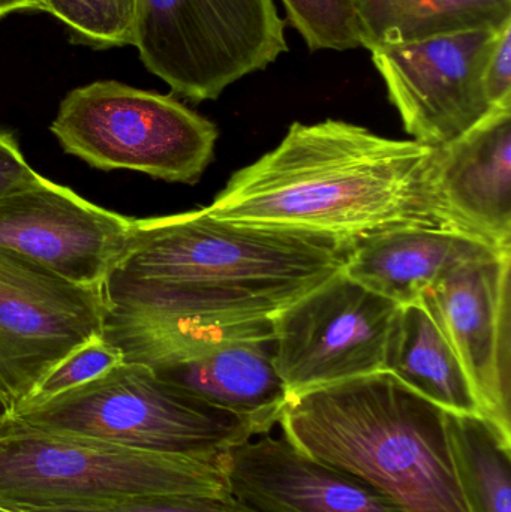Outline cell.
<instances>
[{
	"label": "cell",
	"mask_w": 511,
	"mask_h": 512,
	"mask_svg": "<svg viewBox=\"0 0 511 512\" xmlns=\"http://www.w3.org/2000/svg\"><path fill=\"white\" fill-rule=\"evenodd\" d=\"M434 156L435 147L342 120L293 123L204 209L231 224L342 243L399 227L455 231L435 191Z\"/></svg>",
	"instance_id": "obj_2"
},
{
	"label": "cell",
	"mask_w": 511,
	"mask_h": 512,
	"mask_svg": "<svg viewBox=\"0 0 511 512\" xmlns=\"http://www.w3.org/2000/svg\"><path fill=\"white\" fill-rule=\"evenodd\" d=\"M122 361V352L116 346L102 336L95 337L57 363L12 412L35 408L60 394L81 387Z\"/></svg>",
	"instance_id": "obj_22"
},
{
	"label": "cell",
	"mask_w": 511,
	"mask_h": 512,
	"mask_svg": "<svg viewBox=\"0 0 511 512\" xmlns=\"http://www.w3.org/2000/svg\"><path fill=\"white\" fill-rule=\"evenodd\" d=\"M500 27L371 51L390 102L413 140L446 146L494 111L483 89V68Z\"/></svg>",
	"instance_id": "obj_11"
},
{
	"label": "cell",
	"mask_w": 511,
	"mask_h": 512,
	"mask_svg": "<svg viewBox=\"0 0 511 512\" xmlns=\"http://www.w3.org/2000/svg\"><path fill=\"white\" fill-rule=\"evenodd\" d=\"M8 420L32 432L213 459L257 438L240 418L168 384L150 367L128 361L42 405L12 412Z\"/></svg>",
	"instance_id": "obj_5"
},
{
	"label": "cell",
	"mask_w": 511,
	"mask_h": 512,
	"mask_svg": "<svg viewBox=\"0 0 511 512\" xmlns=\"http://www.w3.org/2000/svg\"><path fill=\"white\" fill-rule=\"evenodd\" d=\"M132 45L152 74L194 102L218 99L288 51L275 0H137Z\"/></svg>",
	"instance_id": "obj_7"
},
{
	"label": "cell",
	"mask_w": 511,
	"mask_h": 512,
	"mask_svg": "<svg viewBox=\"0 0 511 512\" xmlns=\"http://www.w3.org/2000/svg\"><path fill=\"white\" fill-rule=\"evenodd\" d=\"M384 372L446 411L483 417L455 348L420 301L399 306L387 339Z\"/></svg>",
	"instance_id": "obj_17"
},
{
	"label": "cell",
	"mask_w": 511,
	"mask_h": 512,
	"mask_svg": "<svg viewBox=\"0 0 511 512\" xmlns=\"http://www.w3.org/2000/svg\"><path fill=\"white\" fill-rule=\"evenodd\" d=\"M459 483L471 512H511V442L486 418L447 411Z\"/></svg>",
	"instance_id": "obj_19"
},
{
	"label": "cell",
	"mask_w": 511,
	"mask_h": 512,
	"mask_svg": "<svg viewBox=\"0 0 511 512\" xmlns=\"http://www.w3.org/2000/svg\"><path fill=\"white\" fill-rule=\"evenodd\" d=\"M134 221L39 176L0 198V249L77 285L102 286Z\"/></svg>",
	"instance_id": "obj_13"
},
{
	"label": "cell",
	"mask_w": 511,
	"mask_h": 512,
	"mask_svg": "<svg viewBox=\"0 0 511 512\" xmlns=\"http://www.w3.org/2000/svg\"><path fill=\"white\" fill-rule=\"evenodd\" d=\"M501 252L506 251L443 228H390L356 240L342 270L375 294L405 306L419 301L450 268Z\"/></svg>",
	"instance_id": "obj_16"
},
{
	"label": "cell",
	"mask_w": 511,
	"mask_h": 512,
	"mask_svg": "<svg viewBox=\"0 0 511 512\" xmlns=\"http://www.w3.org/2000/svg\"><path fill=\"white\" fill-rule=\"evenodd\" d=\"M155 495L233 496L213 457L48 435L9 420L0 429V499L9 504L65 507Z\"/></svg>",
	"instance_id": "obj_4"
},
{
	"label": "cell",
	"mask_w": 511,
	"mask_h": 512,
	"mask_svg": "<svg viewBox=\"0 0 511 512\" xmlns=\"http://www.w3.org/2000/svg\"><path fill=\"white\" fill-rule=\"evenodd\" d=\"M351 246L219 221L204 207L135 219L102 285L104 327L176 330L272 319L341 271Z\"/></svg>",
	"instance_id": "obj_1"
},
{
	"label": "cell",
	"mask_w": 511,
	"mask_h": 512,
	"mask_svg": "<svg viewBox=\"0 0 511 512\" xmlns=\"http://www.w3.org/2000/svg\"><path fill=\"white\" fill-rule=\"evenodd\" d=\"M51 134L101 171L128 170L195 185L215 156L218 128L173 96L96 81L63 99Z\"/></svg>",
	"instance_id": "obj_6"
},
{
	"label": "cell",
	"mask_w": 511,
	"mask_h": 512,
	"mask_svg": "<svg viewBox=\"0 0 511 512\" xmlns=\"http://www.w3.org/2000/svg\"><path fill=\"white\" fill-rule=\"evenodd\" d=\"M123 361L150 367L168 384L267 435L290 400L275 366L272 319L176 330L104 327Z\"/></svg>",
	"instance_id": "obj_8"
},
{
	"label": "cell",
	"mask_w": 511,
	"mask_h": 512,
	"mask_svg": "<svg viewBox=\"0 0 511 512\" xmlns=\"http://www.w3.org/2000/svg\"><path fill=\"white\" fill-rule=\"evenodd\" d=\"M434 185L453 230L511 251V110L435 147Z\"/></svg>",
	"instance_id": "obj_15"
},
{
	"label": "cell",
	"mask_w": 511,
	"mask_h": 512,
	"mask_svg": "<svg viewBox=\"0 0 511 512\" xmlns=\"http://www.w3.org/2000/svg\"><path fill=\"white\" fill-rule=\"evenodd\" d=\"M234 498L258 512H401L353 475L288 439L261 435L219 457Z\"/></svg>",
	"instance_id": "obj_14"
},
{
	"label": "cell",
	"mask_w": 511,
	"mask_h": 512,
	"mask_svg": "<svg viewBox=\"0 0 511 512\" xmlns=\"http://www.w3.org/2000/svg\"><path fill=\"white\" fill-rule=\"evenodd\" d=\"M483 89L492 110H511V20L497 30L483 68Z\"/></svg>",
	"instance_id": "obj_24"
},
{
	"label": "cell",
	"mask_w": 511,
	"mask_h": 512,
	"mask_svg": "<svg viewBox=\"0 0 511 512\" xmlns=\"http://www.w3.org/2000/svg\"><path fill=\"white\" fill-rule=\"evenodd\" d=\"M278 426L294 447L368 484L401 512H471L446 409L392 373L291 397Z\"/></svg>",
	"instance_id": "obj_3"
},
{
	"label": "cell",
	"mask_w": 511,
	"mask_h": 512,
	"mask_svg": "<svg viewBox=\"0 0 511 512\" xmlns=\"http://www.w3.org/2000/svg\"><path fill=\"white\" fill-rule=\"evenodd\" d=\"M360 45L369 51L477 29L511 18V0H354Z\"/></svg>",
	"instance_id": "obj_18"
},
{
	"label": "cell",
	"mask_w": 511,
	"mask_h": 512,
	"mask_svg": "<svg viewBox=\"0 0 511 512\" xmlns=\"http://www.w3.org/2000/svg\"><path fill=\"white\" fill-rule=\"evenodd\" d=\"M30 512H258L234 496L155 495L104 504L65 505V507L26 508Z\"/></svg>",
	"instance_id": "obj_23"
},
{
	"label": "cell",
	"mask_w": 511,
	"mask_h": 512,
	"mask_svg": "<svg viewBox=\"0 0 511 512\" xmlns=\"http://www.w3.org/2000/svg\"><path fill=\"white\" fill-rule=\"evenodd\" d=\"M511 251L456 265L420 297L476 391L483 418L511 442Z\"/></svg>",
	"instance_id": "obj_12"
},
{
	"label": "cell",
	"mask_w": 511,
	"mask_h": 512,
	"mask_svg": "<svg viewBox=\"0 0 511 512\" xmlns=\"http://www.w3.org/2000/svg\"><path fill=\"white\" fill-rule=\"evenodd\" d=\"M137 0H42L41 11L62 21L77 42L93 47L132 45Z\"/></svg>",
	"instance_id": "obj_20"
},
{
	"label": "cell",
	"mask_w": 511,
	"mask_h": 512,
	"mask_svg": "<svg viewBox=\"0 0 511 512\" xmlns=\"http://www.w3.org/2000/svg\"><path fill=\"white\" fill-rule=\"evenodd\" d=\"M11 132L0 129V198L38 179Z\"/></svg>",
	"instance_id": "obj_25"
},
{
	"label": "cell",
	"mask_w": 511,
	"mask_h": 512,
	"mask_svg": "<svg viewBox=\"0 0 511 512\" xmlns=\"http://www.w3.org/2000/svg\"><path fill=\"white\" fill-rule=\"evenodd\" d=\"M105 315L102 286L0 249V391L12 411L66 355L102 336Z\"/></svg>",
	"instance_id": "obj_10"
},
{
	"label": "cell",
	"mask_w": 511,
	"mask_h": 512,
	"mask_svg": "<svg viewBox=\"0 0 511 512\" xmlns=\"http://www.w3.org/2000/svg\"><path fill=\"white\" fill-rule=\"evenodd\" d=\"M11 414V405H9L8 400H6L5 394H3L2 391H0V429H2L3 424H5V421L8 420L9 417H11Z\"/></svg>",
	"instance_id": "obj_27"
},
{
	"label": "cell",
	"mask_w": 511,
	"mask_h": 512,
	"mask_svg": "<svg viewBox=\"0 0 511 512\" xmlns=\"http://www.w3.org/2000/svg\"><path fill=\"white\" fill-rule=\"evenodd\" d=\"M291 26L312 51L353 50L360 45L354 0H282Z\"/></svg>",
	"instance_id": "obj_21"
},
{
	"label": "cell",
	"mask_w": 511,
	"mask_h": 512,
	"mask_svg": "<svg viewBox=\"0 0 511 512\" xmlns=\"http://www.w3.org/2000/svg\"><path fill=\"white\" fill-rule=\"evenodd\" d=\"M0 512H30L26 508L17 507V505L9 504V502L0 499Z\"/></svg>",
	"instance_id": "obj_28"
},
{
	"label": "cell",
	"mask_w": 511,
	"mask_h": 512,
	"mask_svg": "<svg viewBox=\"0 0 511 512\" xmlns=\"http://www.w3.org/2000/svg\"><path fill=\"white\" fill-rule=\"evenodd\" d=\"M41 2L42 0H0V17L26 9L41 11Z\"/></svg>",
	"instance_id": "obj_26"
},
{
	"label": "cell",
	"mask_w": 511,
	"mask_h": 512,
	"mask_svg": "<svg viewBox=\"0 0 511 512\" xmlns=\"http://www.w3.org/2000/svg\"><path fill=\"white\" fill-rule=\"evenodd\" d=\"M399 304L344 273L272 318L275 366L291 397L384 372Z\"/></svg>",
	"instance_id": "obj_9"
}]
</instances>
